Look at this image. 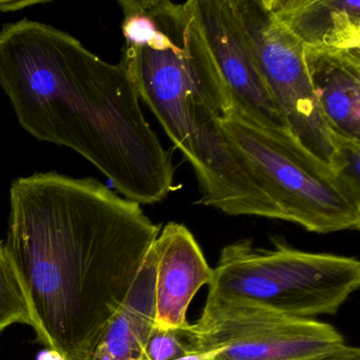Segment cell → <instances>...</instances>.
<instances>
[{
  "instance_id": "1",
  "label": "cell",
  "mask_w": 360,
  "mask_h": 360,
  "mask_svg": "<svg viewBox=\"0 0 360 360\" xmlns=\"http://www.w3.org/2000/svg\"><path fill=\"white\" fill-rule=\"evenodd\" d=\"M160 231L140 204L94 179H16L4 245L39 340L62 360H89Z\"/></svg>"
},
{
  "instance_id": "2",
  "label": "cell",
  "mask_w": 360,
  "mask_h": 360,
  "mask_svg": "<svg viewBox=\"0 0 360 360\" xmlns=\"http://www.w3.org/2000/svg\"><path fill=\"white\" fill-rule=\"evenodd\" d=\"M0 88L30 136L79 153L126 199L155 204L176 191L172 153L145 119L120 63L24 18L0 29Z\"/></svg>"
},
{
  "instance_id": "3",
  "label": "cell",
  "mask_w": 360,
  "mask_h": 360,
  "mask_svg": "<svg viewBox=\"0 0 360 360\" xmlns=\"http://www.w3.org/2000/svg\"><path fill=\"white\" fill-rule=\"evenodd\" d=\"M125 46L120 64L195 170L200 203L231 216L278 219L220 129L233 98L204 37L195 0H120Z\"/></svg>"
},
{
  "instance_id": "4",
  "label": "cell",
  "mask_w": 360,
  "mask_h": 360,
  "mask_svg": "<svg viewBox=\"0 0 360 360\" xmlns=\"http://www.w3.org/2000/svg\"><path fill=\"white\" fill-rule=\"evenodd\" d=\"M220 129L231 153L277 208L279 220L317 233L359 229L360 191L290 131L265 127L235 106Z\"/></svg>"
},
{
  "instance_id": "5",
  "label": "cell",
  "mask_w": 360,
  "mask_h": 360,
  "mask_svg": "<svg viewBox=\"0 0 360 360\" xmlns=\"http://www.w3.org/2000/svg\"><path fill=\"white\" fill-rule=\"evenodd\" d=\"M273 248L250 240L221 250L208 284V300L259 307L288 317L334 315L360 285L357 259L309 252L273 240Z\"/></svg>"
},
{
  "instance_id": "6",
  "label": "cell",
  "mask_w": 360,
  "mask_h": 360,
  "mask_svg": "<svg viewBox=\"0 0 360 360\" xmlns=\"http://www.w3.org/2000/svg\"><path fill=\"white\" fill-rule=\"evenodd\" d=\"M179 333L191 353L221 347L212 360H307L345 343L326 322L208 299L199 319Z\"/></svg>"
},
{
  "instance_id": "7",
  "label": "cell",
  "mask_w": 360,
  "mask_h": 360,
  "mask_svg": "<svg viewBox=\"0 0 360 360\" xmlns=\"http://www.w3.org/2000/svg\"><path fill=\"white\" fill-rule=\"evenodd\" d=\"M233 3L288 131L314 157L332 167L333 134L314 96L303 46L274 20L263 0Z\"/></svg>"
},
{
  "instance_id": "8",
  "label": "cell",
  "mask_w": 360,
  "mask_h": 360,
  "mask_svg": "<svg viewBox=\"0 0 360 360\" xmlns=\"http://www.w3.org/2000/svg\"><path fill=\"white\" fill-rule=\"evenodd\" d=\"M195 6L233 106L265 127L288 131L233 0H195Z\"/></svg>"
},
{
  "instance_id": "9",
  "label": "cell",
  "mask_w": 360,
  "mask_h": 360,
  "mask_svg": "<svg viewBox=\"0 0 360 360\" xmlns=\"http://www.w3.org/2000/svg\"><path fill=\"white\" fill-rule=\"evenodd\" d=\"M155 257V328L183 330L195 294L212 281V269L185 225L169 222L153 245Z\"/></svg>"
},
{
  "instance_id": "10",
  "label": "cell",
  "mask_w": 360,
  "mask_h": 360,
  "mask_svg": "<svg viewBox=\"0 0 360 360\" xmlns=\"http://www.w3.org/2000/svg\"><path fill=\"white\" fill-rule=\"evenodd\" d=\"M303 58L332 134L360 141V49L303 47Z\"/></svg>"
},
{
  "instance_id": "11",
  "label": "cell",
  "mask_w": 360,
  "mask_h": 360,
  "mask_svg": "<svg viewBox=\"0 0 360 360\" xmlns=\"http://www.w3.org/2000/svg\"><path fill=\"white\" fill-rule=\"evenodd\" d=\"M303 47L360 49L359 0H263Z\"/></svg>"
},
{
  "instance_id": "12",
  "label": "cell",
  "mask_w": 360,
  "mask_h": 360,
  "mask_svg": "<svg viewBox=\"0 0 360 360\" xmlns=\"http://www.w3.org/2000/svg\"><path fill=\"white\" fill-rule=\"evenodd\" d=\"M155 257L149 250L124 302L89 360H138L155 328Z\"/></svg>"
},
{
  "instance_id": "13",
  "label": "cell",
  "mask_w": 360,
  "mask_h": 360,
  "mask_svg": "<svg viewBox=\"0 0 360 360\" xmlns=\"http://www.w3.org/2000/svg\"><path fill=\"white\" fill-rule=\"evenodd\" d=\"M15 323L35 328L28 296L3 242H0V333Z\"/></svg>"
},
{
  "instance_id": "14",
  "label": "cell",
  "mask_w": 360,
  "mask_h": 360,
  "mask_svg": "<svg viewBox=\"0 0 360 360\" xmlns=\"http://www.w3.org/2000/svg\"><path fill=\"white\" fill-rule=\"evenodd\" d=\"M333 169L360 191V141L349 140L333 134Z\"/></svg>"
},
{
  "instance_id": "15",
  "label": "cell",
  "mask_w": 360,
  "mask_h": 360,
  "mask_svg": "<svg viewBox=\"0 0 360 360\" xmlns=\"http://www.w3.org/2000/svg\"><path fill=\"white\" fill-rule=\"evenodd\" d=\"M191 354L179 330L153 328L138 360H174Z\"/></svg>"
},
{
  "instance_id": "16",
  "label": "cell",
  "mask_w": 360,
  "mask_h": 360,
  "mask_svg": "<svg viewBox=\"0 0 360 360\" xmlns=\"http://www.w3.org/2000/svg\"><path fill=\"white\" fill-rule=\"evenodd\" d=\"M307 360H360V349L359 347L345 343L332 353Z\"/></svg>"
},
{
  "instance_id": "17",
  "label": "cell",
  "mask_w": 360,
  "mask_h": 360,
  "mask_svg": "<svg viewBox=\"0 0 360 360\" xmlns=\"http://www.w3.org/2000/svg\"><path fill=\"white\" fill-rule=\"evenodd\" d=\"M220 352L221 347L216 349V351L206 352V353L188 354V355L183 356V357L174 360H212Z\"/></svg>"
}]
</instances>
